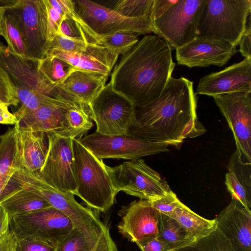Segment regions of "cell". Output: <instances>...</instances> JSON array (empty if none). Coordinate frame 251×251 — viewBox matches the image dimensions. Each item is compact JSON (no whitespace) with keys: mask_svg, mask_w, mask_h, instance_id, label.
<instances>
[{"mask_svg":"<svg viewBox=\"0 0 251 251\" xmlns=\"http://www.w3.org/2000/svg\"><path fill=\"white\" fill-rule=\"evenodd\" d=\"M109 75L75 68L58 87L69 100L88 105L105 86Z\"/></svg>","mask_w":251,"mask_h":251,"instance_id":"44dd1931","label":"cell"},{"mask_svg":"<svg viewBox=\"0 0 251 251\" xmlns=\"http://www.w3.org/2000/svg\"><path fill=\"white\" fill-rule=\"evenodd\" d=\"M46 55L56 56L75 68L85 71L110 75L113 69L112 67L103 60L87 54L50 49L46 51Z\"/></svg>","mask_w":251,"mask_h":251,"instance_id":"f546056e","label":"cell"},{"mask_svg":"<svg viewBox=\"0 0 251 251\" xmlns=\"http://www.w3.org/2000/svg\"><path fill=\"white\" fill-rule=\"evenodd\" d=\"M0 251H17V238L10 230L0 241Z\"/></svg>","mask_w":251,"mask_h":251,"instance_id":"f6af8a7d","label":"cell"},{"mask_svg":"<svg viewBox=\"0 0 251 251\" xmlns=\"http://www.w3.org/2000/svg\"><path fill=\"white\" fill-rule=\"evenodd\" d=\"M14 16L29 53L40 60L48 43L47 12L44 0H20L7 9Z\"/></svg>","mask_w":251,"mask_h":251,"instance_id":"5bb4252c","label":"cell"},{"mask_svg":"<svg viewBox=\"0 0 251 251\" xmlns=\"http://www.w3.org/2000/svg\"><path fill=\"white\" fill-rule=\"evenodd\" d=\"M251 16H249L244 31L240 38L239 45V51L245 58L251 59Z\"/></svg>","mask_w":251,"mask_h":251,"instance_id":"b9f144b4","label":"cell"},{"mask_svg":"<svg viewBox=\"0 0 251 251\" xmlns=\"http://www.w3.org/2000/svg\"><path fill=\"white\" fill-rule=\"evenodd\" d=\"M79 140L100 159L133 160L169 151L167 144L153 143L129 135H105L95 131Z\"/></svg>","mask_w":251,"mask_h":251,"instance_id":"30bf717a","label":"cell"},{"mask_svg":"<svg viewBox=\"0 0 251 251\" xmlns=\"http://www.w3.org/2000/svg\"><path fill=\"white\" fill-rule=\"evenodd\" d=\"M60 35L70 39L82 40L88 43L77 23L65 15L61 22Z\"/></svg>","mask_w":251,"mask_h":251,"instance_id":"ab89813d","label":"cell"},{"mask_svg":"<svg viewBox=\"0 0 251 251\" xmlns=\"http://www.w3.org/2000/svg\"><path fill=\"white\" fill-rule=\"evenodd\" d=\"M78 104L81 103L63 102L48 104L24 113H14L18 120L14 126L20 130L45 133L59 131L63 128L67 109Z\"/></svg>","mask_w":251,"mask_h":251,"instance_id":"ffe728a7","label":"cell"},{"mask_svg":"<svg viewBox=\"0 0 251 251\" xmlns=\"http://www.w3.org/2000/svg\"><path fill=\"white\" fill-rule=\"evenodd\" d=\"M175 66L169 45L158 36L146 35L122 55L109 83L134 105L146 103L161 95Z\"/></svg>","mask_w":251,"mask_h":251,"instance_id":"7a4b0ae2","label":"cell"},{"mask_svg":"<svg viewBox=\"0 0 251 251\" xmlns=\"http://www.w3.org/2000/svg\"><path fill=\"white\" fill-rule=\"evenodd\" d=\"M177 0H153L150 19L152 22L159 18Z\"/></svg>","mask_w":251,"mask_h":251,"instance_id":"ee69618b","label":"cell"},{"mask_svg":"<svg viewBox=\"0 0 251 251\" xmlns=\"http://www.w3.org/2000/svg\"><path fill=\"white\" fill-rule=\"evenodd\" d=\"M20 0H0V9H10L17 5Z\"/></svg>","mask_w":251,"mask_h":251,"instance_id":"c3c4849f","label":"cell"},{"mask_svg":"<svg viewBox=\"0 0 251 251\" xmlns=\"http://www.w3.org/2000/svg\"><path fill=\"white\" fill-rule=\"evenodd\" d=\"M44 2L47 12L48 45L56 35H60V26L64 16L53 8L49 0H44Z\"/></svg>","mask_w":251,"mask_h":251,"instance_id":"f35d334b","label":"cell"},{"mask_svg":"<svg viewBox=\"0 0 251 251\" xmlns=\"http://www.w3.org/2000/svg\"><path fill=\"white\" fill-rule=\"evenodd\" d=\"M39 60L22 57L9 50L0 41V67L15 86H21L59 100L69 101L58 85L51 83L38 67ZM70 102V101H69Z\"/></svg>","mask_w":251,"mask_h":251,"instance_id":"9a60e30c","label":"cell"},{"mask_svg":"<svg viewBox=\"0 0 251 251\" xmlns=\"http://www.w3.org/2000/svg\"><path fill=\"white\" fill-rule=\"evenodd\" d=\"M6 10L3 9H0V35L1 33V22L2 18L5 13V12Z\"/></svg>","mask_w":251,"mask_h":251,"instance_id":"f907efd6","label":"cell"},{"mask_svg":"<svg viewBox=\"0 0 251 251\" xmlns=\"http://www.w3.org/2000/svg\"><path fill=\"white\" fill-rule=\"evenodd\" d=\"M158 238L167 245L169 251H177L196 241L178 222L162 213H160Z\"/></svg>","mask_w":251,"mask_h":251,"instance_id":"4316f807","label":"cell"},{"mask_svg":"<svg viewBox=\"0 0 251 251\" xmlns=\"http://www.w3.org/2000/svg\"><path fill=\"white\" fill-rule=\"evenodd\" d=\"M96 131L105 135H127L134 119V104L108 83L88 105Z\"/></svg>","mask_w":251,"mask_h":251,"instance_id":"9c48e42d","label":"cell"},{"mask_svg":"<svg viewBox=\"0 0 251 251\" xmlns=\"http://www.w3.org/2000/svg\"><path fill=\"white\" fill-rule=\"evenodd\" d=\"M0 205L7 212L9 220L15 216L51 206L44 199L19 186L11 179L0 199Z\"/></svg>","mask_w":251,"mask_h":251,"instance_id":"cb8c5ba5","label":"cell"},{"mask_svg":"<svg viewBox=\"0 0 251 251\" xmlns=\"http://www.w3.org/2000/svg\"><path fill=\"white\" fill-rule=\"evenodd\" d=\"M13 53L24 57L31 58L23 40L14 15L6 10L1 22V33Z\"/></svg>","mask_w":251,"mask_h":251,"instance_id":"4dcf8cb0","label":"cell"},{"mask_svg":"<svg viewBox=\"0 0 251 251\" xmlns=\"http://www.w3.org/2000/svg\"><path fill=\"white\" fill-rule=\"evenodd\" d=\"M46 134L48 151L44 164L38 172L39 175L58 190L74 194L76 183L73 139L61 136L56 132Z\"/></svg>","mask_w":251,"mask_h":251,"instance_id":"7c38bea8","label":"cell"},{"mask_svg":"<svg viewBox=\"0 0 251 251\" xmlns=\"http://www.w3.org/2000/svg\"><path fill=\"white\" fill-rule=\"evenodd\" d=\"M177 251H236L230 241L217 227L207 235Z\"/></svg>","mask_w":251,"mask_h":251,"instance_id":"d6a6232c","label":"cell"},{"mask_svg":"<svg viewBox=\"0 0 251 251\" xmlns=\"http://www.w3.org/2000/svg\"><path fill=\"white\" fill-rule=\"evenodd\" d=\"M15 127L17 130L20 169L38 172L44 164L48 151L46 133L20 130Z\"/></svg>","mask_w":251,"mask_h":251,"instance_id":"603a6c76","label":"cell"},{"mask_svg":"<svg viewBox=\"0 0 251 251\" xmlns=\"http://www.w3.org/2000/svg\"><path fill=\"white\" fill-rule=\"evenodd\" d=\"M10 231L9 218L6 211L0 205V241Z\"/></svg>","mask_w":251,"mask_h":251,"instance_id":"7dc6e473","label":"cell"},{"mask_svg":"<svg viewBox=\"0 0 251 251\" xmlns=\"http://www.w3.org/2000/svg\"><path fill=\"white\" fill-rule=\"evenodd\" d=\"M117 193H125L141 199L151 200L171 192L168 183L143 159L124 162L109 167L105 165Z\"/></svg>","mask_w":251,"mask_h":251,"instance_id":"52a82bcc","label":"cell"},{"mask_svg":"<svg viewBox=\"0 0 251 251\" xmlns=\"http://www.w3.org/2000/svg\"><path fill=\"white\" fill-rule=\"evenodd\" d=\"M251 0H206L197 37L239 45L251 14Z\"/></svg>","mask_w":251,"mask_h":251,"instance_id":"5b68a950","label":"cell"},{"mask_svg":"<svg viewBox=\"0 0 251 251\" xmlns=\"http://www.w3.org/2000/svg\"><path fill=\"white\" fill-rule=\"evenodd\" d=\"M148 200L151 206L166 215L173 212L182 203L173 191L162 197Z\"/></svg>","mask_w":251,"mask_h":251,"instance_id":"74e56055","label":"cell"},{"mask_svg":"<svg viewBox=\"0 0 251 251\" xmlns=\"http://www.w3.org/2000/svg\"><path fill=\"white\" fill-rule=\"evenodd\" d=\"M15 87L18 98L22 103L15 113L32 110L45 104L72 102L54 99L25 87L17 86Z\"/></svg>","mask_w":251,"mask_h":251,"instance_id":"e575fe53","label":"cell"},{"mask_svg":"<svg viewBox=\"0 0 251 251\" xmlns=\"http://www.w3.org/2000/svg\"><path fill=\"white\" fill-rule=\"evenodd\" d=\"M38 67L44 75L52 84L61 83L75 69L67 62L56 56L46 55L39 60Z\"/></svg>","mask_w":251,"mask_h":251,"instance_id":"1f68e13d","label":"cell"},{"mask_svg":"<svg viewBox=\"0 0 251 251\" xmlns=\"http://www.w3.org/2000/svg\"><path fill=\"white\" fill-rule=\"evenodd\" d=\"M138 41L136 33L123 31L101 36L99 44L111 52L119 56L130 50Z\"/></svg>","mask_w":251,"mask_h":251,"instance_id":"836d02e7","label":"cell"},{"mask_svg":"<svg viewBox=\"0 0 251 251\" xmlns=\"http://www.w3.org/2000/svg\"><path fill=\"white\" fill-rule=\"evenodd\" d=\"M78 14L98 36L129 31L137 34L154 32L149 18H130L90 0L74 1Z\"/></svg>","mask_w":251,"mask_h":251,"instance_id":"8fae6325","label":"cell"},{"mask_svg":"<svg viewBox=\"0 0 251 251\" xmlns=\"http://www.w3.org/2000/svg\"><path fill=\"white\" fill-rule=\"evenodd\" d=\"M9 226L16 238L54 247L75 228L68 216L52 206L14 216L9 220Z\"/></svg>","mask_w":251,"mask_h":251,"instance_id":"8992f818","label":"cell"},{"mask_svg":"<svg viewBox=\"0 0 251 251\" xmlns=\"http://www.w3.org/2000/svg\"><path fill=\"white\" fill-rule=\"evenodd\" d=\"M55 251H117L109 229L100 233H84L75 228L55 247Z\"/></svg>","mask_w":251,"mask_h":251,"instance_id":"d4e9b609","label":"cell"},{"mask_svg":"<svg viewBox=\"0 0 251 251\" xmlns=\"http://www.w3.org/2000/svg\"><path fill=\"white\" fill-rule=\"evenodd\" d=\"M225 184L231 198L251 209V163L245 162L235 150L228 162Z\"/></svg>","mask_w":251,"mask_h":251,"instance_id":"7402d4cb","label":"cell"},{"mask_svg":"<svg viewBox=\"0 0 251 251\" xmlns=\"http://www.w3.org/2000/svg\"><path fill=\"white\" fill-rule=\"evenodd\" d=\"M17 238V251H55L52 246L26 238Z\"/></svg>","mask_w":251,"mask_h":251,"instance_id":"60d3db41","label":"cell"},{"mask_svg":"<svg viewBox=\"0 0 251 251\" xmlns=\"http://www.w3.org/2000/svg\"><path fill=\"white\" fill-rule=\"evenodd\" d=\"M11 179L0 177V199L8 187Z\"/></svg>","mask_w":251,"mask_h":251,"instance_id":"681fc988","label":"cell"},{"mask_svg":"<svg viewBox=\"0 0 251 251\" xmlns=\"http://www.w3.org/2000/svg\"><path fill=\"white\" fill-rule=\"evenodd\" d=\"M8 107L6 105H0V124L15 125L17 123V118L9 111Z\"/></svg>","mask_w":251,"mask_h":251,"instance_id":"bcb514c9","label":"cell"},{"mask_svg":"<svg viewBox=\"0 0 251 251\" xmlns=\"http://www.w3.org/2000/svg\"><path fill=\"white\" fill-rule=\"evenodd\" d=\"M153 3V0H119L111 8L127 17L150 19Z\"/></svg>","mask_w":251,"mask_h":251,"instance_id":"d590c367","label":"cell"},{"mask_svg":"<svg viewBox=\"0 0 251 251\" xmlns=\"http://www.w3.org/2000/svg\"><path fill=\"white\" fill-rule=\"evenodd\" d=\"M119 232L129 241L137 244L149 238H158L160 213L148 200L134 201L120 211Z\"/></svg>","mask_w":251,"mask_h":251,"instance_id":"2e32d148","label":"cell"},{"mask_svg":"<svg viewBox=\"0 0 251 251\" xmlns=\"http://www.w3.org/2000/svg\"><path fill=\"white\" fill-rule=\"evenodd\" d=\"M19 102L14 84L8 74L0 67V105L17 106Z\"/></svg>","mask_w":251,"mask_h":251,"instance_id":"8d00e7d4","label":"cell"},{"mask_svg":"<svg viewBox=\"0 0 251 251\" xmlns=\"http://www.w3.org/2000/svg\"><path fill=\"white\" fill-rule=\"evenodd\" d=\"M76 189L74 195L89 208L105 212L117 193L102 159L96 157L78 139H73Z\"/></svg>","mask_w":251,"mask_h":251,"instance_id":"3957f363","label":"cell"},{"mask_svg":"<svg viewBox=\"0 0 251 251\" xmlns=\"http://www.w3.org/2000/svg\"><path fill=\"white\" fill-rule=\"evenodd\" d=\"M237 51L236 47L228 42L197 37L176 49V57L179 65L189 68L222 67Z\"/></svg>","mask_w":251,"mask_h":251,"instance_id":"e0dca14e","label":"cell"},{"mask_svg":"<svg viewBox=\"0 0 251 251\" xmlns=\"http://www.w3.org/2000/svg\"><path fill=\"white\" fill-rule=\"evenodd\" d=\"M11 179L19 186L41 197L51 206L68 216L75 227L84 233L100 234L109 229L92 208L84 207L75 199L70 192L62 191L44 180L38 172L20 169Z\"/></svg>","mask_w":251,"mask_h":251,"instance_id":"277c9868","label":"cell"},{"mask_svg":"<svg viewBox=\"0 0 251 251\" xmlns=\"http://www.w3.org/2000/svg\"><path fill=\"white\" fill-rule=\"evenodd\" d=\"M217 227L236 251H251V211L231 198L230 203L215 218Z\"/></svg>","mask_w":251,"mask_h":251,"instance_id":"d6986e66","label":"cell"},{"mask_svg":"<svg viewBox=\"0 0 251 251\" xmlns=\"http://www.w3.org/2000/svg\"><path fill=\"white\" fill-rule=\"evenodd\" d=\"M167 216L178 222L196 240L207 235L217 227L215 219L209 220L204 218L183 203Z\"/></svg>","mask_w":251,"mask_h":251,"instance_id":"484cf974","label":"cell"},{"mask_svg":"<svg viewBox=\"0 0 251 251\" xmlns=\"http://www.w3.org/2000/svg\"><path fill=\"white\" fill-rule=\"evenodd\" d=\"M93 126L88 105L78 104L67 109L63 128L56 132L63 137L80 139Z\"/></svg>","mask_w":251,"mask_h":251,"instance_id":"f1b7e54d","label":"cell"},{"mask_svg":"<svg viewBox=\"0 0 251 251\" xmlns=\"http://www.w3.org/2000/svg\"><path fill=\"white\" fill-rule=\"evenodd\" d=\"M142 251H169L167 245L158 238H149L136 244Z\"/></svg>","mask_w":251,"mask_h":251,"instance_id":"7bdbcfd3","label":"cell"},{"mask_svg":"<svg viewBox=\"0 0 251 251\" xmlns=\"http://www.w3.org/2000/svg\"><path fill=\"white\" fill-rule=\"evenodd\" d=\"M206 0H177L152 23L154 33L177 49L198 36L199 21Z\"/></svg>","mask_w":251,"mask_h":251,"instance_id":"ba28073f","label":"cell"},{"mask_svg":"<svg viewBox=\"0 0 251 251\" xmlns=\"http://www.w3.org/2000/svg\"><path fill=\"white\" fill-rule=\"evenodd\" d=\"M234 92H251V59L245 58L222 71L203 76L196 94L213 97Z\"/></svg>","mask_w":251,"mask_h":251,"instance_id":"ac0fdd59","label":"cell"},{"mask_svg":"<svg viewBox=\"0 0 251 251\" xmlns=\"http://www.w3.org/2000/svg\"><path fill=\"white\" fill-rule=\"evenodd\" d=\"M197 107L193 82L171 76L158 98L134 105V119L127 135L179 147L184 139L206 131L198 119Z\"/></svg>","mask_w":251,"mask_h":251,"instance_id":"6da1fadb","label":"cell"},{"mask_svg":"<svg viewBox=\"0 0 251 251\" xmlns=\"http://www.w3.org/2000/svg\"><path fill=\"white\" fill-rule=\"evenodd\" d=\"M21 168L15 126L0 136V177L11 179Z\"/></svg>","mask_w":251,"mask_h":251,"instance_id":"83f0119b","label":"cell"},{"mask_svg":"<svg viewBox=\"0 0 251 251\" xmlns=\"http://www.w3.org/2000/svg\"><path fill=\"white\" fill-rule=\"evenodd\" d=\"M231 131L236 151L251 163V92H234L213 97Z\"/></svg>","mask_w":251,"mask_h":251,"instance_id":"4fadbf2b","label":"cell"}]
</instances>
